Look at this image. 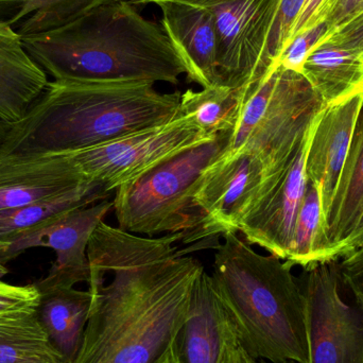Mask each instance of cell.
I'll return each mask as SVG.
<instances>
[{
  "mask_svg": "<svg viewBox=\"0 0 363 363\" xmlns=\"http://www.w3.org/2000/svg\"><path fill=\"white\" fill-rule=\"evenodd\" d=\"M328 23L325 21L318 23L315 27L309 28L301 33L296 34L287 46L281 51L274 63L281 67L302 74L305 62L309 53L317 46L328 32Z\"/></svg>",
  "mask_w": 363,
  "mask_h": 363,
  "instance_id": "cell-26",
  "label": "cell"
},
{
  "mask_svg": "<svg viewBox=\"0 0 363 363\" xmlns=\"http://www.w3.org/2000/svg\"><path fill=\"white\" fill-rule=\"evenodd\" d=\"M21 43L53 80L178 84L186 74L161 23L146 18L131 0L106 2Z\"/></svg>",
  "mask_w": 363,
  "mask_h": 363,
  "instance_id": "cell-2",
  "label": "cell"
},
{
  "mask_svg": "<svg viewBox=\"0 0 363 363\" xmlns=\"http://www.w3.org/2000/svg\"><path fill=\"white\" fill-rule=\"evenodd\" d=\"M221 363H247V354L241 349L236 334L228 340Z\"/></svg>",
  "mask_w": 363,
  "mask_h": 363,
  "instance_id": "cell-34",
  "label": "cell"
},
{
  "mask_svg": "<svg viewBox=\"0 0 363 363\" xmlns=\"http://www.w3.org/2000/svg\"><path fill=\"white\" fill-rule=\"evenodd\" d=\"M363 211V106L353 140L325 218L318 264L333 262L337 247L350 236Z\"/></svg>",
  "mask_w": 363,
  "mask_h": 363,
  "instance_id": "cell-18",
  "label": "cell"
},
{
  "mask_svg": "<svg viewBox=\"0 0 363 363\" xmlns=\"http://www.w3.org/2000/svg\"><path fill=\"white\" fill-rule=\"evenodd\" d=\"M320 113L285 176L243 220L239 228L250 245H258L283 260L289 255L296 218L306 192L307 152Z\"/></svg>",
  "mask_w": 363,
  "mask_h": 363,
  "instance_id": "cell-12",
  "label": "cell"
},
{
  "mask_svg": "<svg viewBox=\"0 0 363 363\" xmlns=\"http://www.w3.org/2000/svg\"><path fill=\"white\" fill-rule=\"evenodd\" d=\"M306 270L309 363H363V311L343 300L336 262Z\"/></svg>",
  "mask_w": 363,
  "mask_h": 363,
  "instance_id": "cell-10",
  "label": "cell"
},
{
  "mask_svg": "<svg viewBox=\"0 0 363 363\" xmlns=\"http://www.w3.org/2000/svg\"><path fill=\"white\" fill-rule=\"evenodd\" d=\"M216 136V135H215ZM190 119L178 118L160 127L81 150L64 152L80 178L115 190L186 149L208 142Z\"/></svg>",
  "mask_w": 363,
  "mask_h": 363,
  "instance_id": "cell-7",
  "label": "cell"
},
{
  "mask_svg": "<svg viewBox=\"0 0 363 363\" xmlns=\"http://www.w3.org/2000/svg\"><path fill=\"white\" fill-rule=\"evenodd\" d=\"M306 0H281L277 19L271 34L270 52L273 63L287 44L290 31Z\"/></svg>",
  "mask_w": 363,
  "mask_h": 363,
  "instance_id": "cell-28",
  "label": "cell"
},
{
  "mask_svg": "<svg viewBox=\"0 0 363 363\" xmlns=\"http://www.w3.org/2000/svg\"><path fill=\"white\" fill-rule=\"evenodd\" d=\"M181 93L150 82H48L18 123L2 152H68L98 146L178 118Z\"/></svg>",
  "mask_w": 363,
  "mask_h": 363,
  "instance_id": "cell-3",
  "label": "cell"
},
{
  "mask_svg": "<svg viewBox=\"0 0 363 363\" xmlns=\"http://www.w3.org/2000/svg\"><path fill=\"white\" fill-rule=\"evenodd\" d=\"M217 243L211 277L241 349L272 363H309L306 301L292 266L258 253L237 233Z\"/></svg>",
  "mask_w": 363,
  "mask_h": 363,
  "instance_id": "cell-4",
  "label": "cell"
},
{
  "mask_svg": "<svg viewBox=\"0 0 363 363\" xmlns=\"http://www.w3.org/2000/svg\"><path fill=\"white\" fill-rule=\"evenodd\" d=\"M10 128L11 125H9L8 123H4V121L0 119V144L4 142V138H6Z\"/></svg>",
  "mask_w": 363,
  "mask_h": 363,
  "instance_id": "cell-35",
  "label": "cell"
},
{
  "mask_svg": "<svg viewBox=\"0 0 363 363\" xmlns=\"http://www.w3.org/2000/svg\"><path fill=\"white\" fill-rule=\"evenodd\" d=\"M245 87L235 89L217 84L199 91L181 94L180 116L190 119L206 135L215 136L234 130L240 116Z\"/></svg>",
  "mask_w": 363,
  "mask_h": 363,
  "instance_id": "cell-22",
  "label": "cell"
},
{
  "mask_svg": "<svg viewBox=\"0 0 363 363\" xmlns=\"http://www.w3.org/2000/svg\"><path fill=\"white\" fill-rule=\"evenodd\" d=\"M337 264L341 283L345 284L363 311V245L340 258Z\"/></svg>",
  "mask_w": 363,
  "mask_h": 363,
  "instance_id": "cell-29",
  "label": "cell"
},
{
  "mask_svg": "<svg viewBox=\"0 0 363 363\" xmlns=\"http://www.w3.org/2000/svg\"><path fill=\"white\" fill-rule=\"evenodd\" d=\"M230 132L186 149L119 186L113 200L118 228L150 238L183 233L185 242L198 223L192 205L196 184L223 155Z\"/></svg>",
  "mask_w": 363,
  "mask_h": 363,
  "instance_id": "cell-6",
  "label": "cell"
},
{
  "mask_svg": "<svg viewBox=\"0 0 363 363\" xmlns=\"http://www.w3.org/2000/svg\"><path fill=\"white\" fill-rule=\"evenodd\" d=\"M213 15L218 36L220 84L243 89L273 64L271 34L281 0H180Z\"/></svg>",
  "mask_w": 363,
  "mask_h": 363,
  "instance_id": "cell-8",
  "label": "cell"
},
{
  "mask_svg": "<svg viewBox=\"0 0 363 363\" xmlns=\"http://www.w3.org/2000/svg\"><path fill=\"white\" fill-rule=\"evenodd\" d=\"M40 300L35 284L12 285L0 279V318L36 311Z\"/></svg>",
  "mask_w": 363,
  "mask_h": 363,
  "instance_id": "cell-27",
  "label": "cell"
},
{
  "mask_svg": "<svg viewBox=\"0 0 363 363\" xmlns=\"http://www.w3.org/2000/svg\"><path fill=\"white\" fill-rule=\"evenodd\" d=\"M264 181V166L253 155L219 157L196 184L192 205L198 223L185 242H198L199 249L201 240L239 232Z\"/></svg>",
  "mask_w": 363,
  "mask_h": 363,
  "instance_id": "cell-11",
  "label": "cell"
},
{
  "mask_svg": "<svg viewBox=\"0 0 363 363\" xmlns=\"http://www.w3.org/2000/svg\"><path fill=\"white\" fill-rule=\"evenodd\" d=\"M324 220L321 194L317 186L307 183L306 192L296 218L294 238L287 262L290 266L305 269L319 262L323 240Z\"/></svg>",
  "mask_w": 363,
  "mask_h": 363,
  "instance_id": "cell-24",
  "label": "cell"
},
{
  "mask_svg": "<svg viewBox=\"0 0 363 363\" xmlns=\"http://www.w3.org/2000/svg\"><path fill=\"white\" fill-rule=\"evenodd\" d=\"M363 245V211L362 217H360L359 221L356 224L355 228L353 232L350 234V236L337 247L335 251L334 255H333V262H337V260L342 258L343 256L347 254L351 253V252L355 251L358 247H362Z\"/></svg>",
  "mask_w": 363,
  "mask_h": 363,
  "instance_id": "cell-32",
  "label": "cell"
},
{
  "mask_svg": "<svg viewBox=\"0 0 363 363\" xmlns=\"http://www.w3.org/2000/svg\"><path fill=\"white\" fill-rule=\"evenodd\" d=\"M333 1L334 0H306L291 31H290L289 38H288L286 46L296 34L301 33L309 28L315 27L318 23H323L326 13L330 10Z\"/></svg>",
  "mask_w": 363,
  "mask_h": 363,
  "instance_id": "cell-30",
  "label": "cell"
},
{
  "mask_svg": "<svg viewBox=\"0 0 363 363\" xmlns=\"http://www.w3.org/2000/svg\"><path fill=\"white\" fill-rule=\"evenodd\" d=\"M161 25L180 55L189 81L202 87L220 84L218 36L208 10L180 0H165Z\"/></svg>",
  "mask_w": 363,
  "mask_h": 363,
  "instance_id": "cell-16",
  "label": "cell"
},
{
  "mask_svg": "<svg viewBox=\"0 0 363 363\" xmlns=\"http://www.w3.org/2000/svg\"><path fill=\"white\" fill-rule=\"evenodd\" d=\"M131 1L135 4H160V2L165 1V0H131Z\"/></svg>",
  "mask_w": 363,
  "mask_h": 363,
  "instance_id": "cell-36",
  "label": "cell"
},
{
  "mask_svg": "<svg viewBox=\"0 0 363 363\" xmlns=\"http://www.w3.org/2000/svg\"><path fill=\"white\" fill-rule=\"evenodd\" d=\"M362 14L363 0H334L324 18L328 23V32L342 27Z\"/></svg>",
  "mask_w": 363,
  "mask_h": 363,
  "instance_id": "cell-31",
  "label": "cell"
},
{
  "mask_svg": "<svg viewBox=\"0 0 363 363\" xmlns=\"http://www.w3.org/2000/svg\"><path fill=\"white\" fill-rule=\"evenodd\" d=\"M25 4L26 0H0V23L12 25Z\"/></svg>",
  "mask_w": 363,
  "mask_h": 363,
  "instance_id": "cell-33",
  "label": "cell"
},
{
  "mask_svg": "<svg viewBox=\"0 0 363 363\" xmlns=\"http://www.w3.org/2000/svg\"><path fill=\"white\" fill-rule=\"evenodd\" d=\"M112 209L113 201L102 200L60 213L31 230L0 242V264L6 266L28 250L47 247L55 252V260L46 277L35 283L40 294L89 283V241Z\"/></svg>",
  "mask_w": 363,
  "mask_h": 363,
  "instance_id": "cell-9",
  "label": "cell"
},
{
  "mask_svg": "<svg viewBox=\"0 0 363 363\" xmlns=\"http://www.w3.org/2000/svg\"><path fill=\"white\" fill-rule=\"evenodd\" d=\"M112 194L102 184L86 183L50 198L0 211V242L31 230L60 213L108 200Z\"/></svg>",
  "mask_w": 363,
  "mask_h": 363,
  "instance_id": "cell-21",
  "label": "cell"
},
{
  "mask_svg": "<svg viewBox=\"0 0 363 363\" xmlns=\"http://www.w3.org/2000/svg\"><path fill=\"white\" fill-rule=\"evenodd\" d=\"M363 94L325 106L320 113L306 157V174L321 194L324 220L353 140Z\"/></svg>",
  "mask_w": 363,
  "mask_h": 363,
  "instance_id": "cell-14",
  "label": "cell"
},
{
  "mask_svg": "<svg viewBox=\"0 0 363 363\" xmlns=\"http://www.w3.org/2000/svg\"><path fill=\"white\" fill-rule=\"evenodd\" d=\"M247 363H272V362H266V360L252 359V358L249 357V356H247ZM281 363H296V362H281Z\"/></svg>",
  "mask_w": 363,
  "mask_h": 363,
  "instance_id": "cell-37",
  "label": "cell"
},
{
  "mask_svg": "<svg viewBox=\"0 0 363 363\" xmlns=\"http://www.w3.org/2000/svg\"><path fill=\"white\" fill-rule=\"evenodd\" d=\"M38 313L40 322L64 362L78 353L91 311V292L60 288L42 292Z\"/></svg>",
  "mask_w": 363,
  "mask_h": 363,
  "instance_id": "cell-19",
  "label": "cell"
},
{
  "mask_svg": "<svg viewBox=\"0 0 363 363\" xmlns=\"http://www.w3.org/2000/svg\"><path fill=\"white\" fill-rule=\"evenodd\" d=\"M44 70L23 49L10 25L0 23V119L14 125L48 84Z\"/></svg>",
  "mask_w": 363,
  "mask_h": 363,
  "instance_id": "cell-17",
  "label": "cell"
},
{
  "mask_svg": "<svg viewBox=\"0 0 363 363\" xmlns=\"http://www.w3.org/2000/svg\"><path fill=\"white\" fill-rule=\"evenodd\" d=\"M235 334L213 279L204 271L174 340L170 363H221L226 345Z\"/></svg>",
  "mask_w": 363,
  "mask_h": 363,
  "instance_id": "cell-15",
  "label": "cell"
},
{
  "mask_svg": "<svg viewBox=\"0 0 363 363\" xmlns=\"http://www.w3.org/2000/svg\"><path fill=\"white\" fill-rule=\"evenodd\" d=\"M183 233L148 238L102 222L87 249L93 296L69 363H170L205 269L176 245Z\"/></svg>",
  "mask_w": 363,
  "mask_h": 363,
  "instance_id": "cell-1",
  "label": "cell"
},
{
  "mask_svg": "<svg viewBox=\"0 0 363 363\" xmlns=\"http://www.w3.org/2000/svg\"><path fill=\"white\" fill-rule=\"evenodd\" d=\"M325 108L303 74L273 63L257 82L245 87L240 116L223 157L250 155L264 166L258 203L281 182Z\"/></svg>",
  "mask_w": 363,
  "mask_h": 363,
  "instance_id": "cell-5",
  "label": "cell"
},
{
  "mask_svg": "<svg viewBox=\"0 0 363 363\" xmlns=\"http://www.w3.org/2000/svg\"><path fill=\"white\" fill-rule=\"evenodd\" d=\"M86 184L64 152L0 151V211L16 208Z\"/></svg>",
  "mask_w": 363,
  "mask_h": 363,
  "instance_id": "cell-13",
  "label": "cell"
},
{
  "mask_svg": "<svg viewBox=\"0 0 363 363\" xmlns=\"http://www.w3.org/2000/svg\"><path fill=\"white\" fill-rule=\"evenodd\" d=\"M9 269L6 268V264H0V279L8 274Z\"/></svg>",
  "mask_w": 363,
  "mask_h": 363,
  "instance_id": "cell-38",
  "label": "cell"
},
{
  "mask_svg": "<svg viewBox=\"0 0 363 363\" xmlns=\"http://www.w3.org/2000/svg\"><path fill=\"white\" fill-rule=\"evenodd\" d=\"M112 0H26L11 27L21 38L63 27Z\"/></svg>",
  "mask_w": 363,
  "mask_h": 363,
  "instance_id": "cell-25",
  "label": "cell"
},
{
  "mask_svg": "<svg viewBox=\"0 0 363 363\" xmlns=\"http://www.w3.org/2000/svg\"><path fill=\"white\" fill-rule=\"evenodd\" d=\"M0 363H65L36 311L0 318Z\"/></svg>",
  "mask_w": 363,
  "mask_h": 363,
  "instance_id": "cell-23",
  "label": "cell"
},
{
  "mask_svg": "<svg viewBox=\"0 0 363 363\" xmlns=\"http://www.w3.org/2000/svg\"><path fill=\"white\" fill-rule=\"evenodd\" d=\"M302 74L325 106L363 94V63L359 55L350 49L317 45Z\"/></svg>",
  "mask_w": 363,
  "mask_h": 363,
  "instance_id": "cell-20",
  "label": "cell"
}]
</instances>
